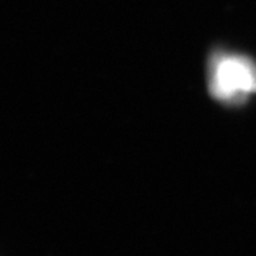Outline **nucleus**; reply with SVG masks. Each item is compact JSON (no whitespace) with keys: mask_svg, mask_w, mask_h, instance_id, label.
I'll list each match as a JSON object with an SVG mask.
<instances>
[{"mask_svg":"<svg viewBox=\"0 0 256 256\" xmlns=\"http://www.w3.org/2000/svg\"><path fill=\"white\" fill-rule=\"evenodd\" d=\"M208 89L222 104H242L256 93V63L246 55L213 54L208 63Z\"/></svg>","mask_w":256,"mask_h":256,"instance_id":"f257e3e1","label":"nucleus"}]
</instances>
